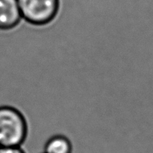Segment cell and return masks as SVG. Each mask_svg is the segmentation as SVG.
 Here are the masks:
<instances>
[{
  "label": "cell",
  "instance_id": "3",
  "mask_svg": "<svg viewBox=\"0 0 153 153\" xmlns=\"http://www.w3.org/2000/svg\"><path fill=\"white\" fill-rule=\"evenodd\" d=\"M22 18L17 0H0V28H10Z\"/></svg>",
  "mask_w": 153,
  "mask_h": 153
},
{
  "label": "cell",
  "instance_id": "4",
  "mask_svg": "<svg viewBox=\"0 0 153 153\" xmlns=\"http://www.w3.org/2000/svg\"><path fill=\"white\" fill-rule=\"evenodd\" d=\"M73 143L65 135H53L45 144L44 153H72Z\"/></svg>",
  "mask_w": 153,
  "mask_h": 153
},
{
  "label": "cell",
  "instance_id": "2",
  "mask_svg": "<svg viewBox=\"0 0 153 153\" xmlns=\"http://www.w3.org/2000/svg\"><path fill=\"white\" fill-rule=\"evenodd\" d=\"M22 17L34 24H44L53 18L59 0H17Z\"/></svg>",
  "mask_w": 153,
  "mask_h": 153
},
{
  "label": "cell",
  "instance_id": "5",
  "mask_svg": "<svg viewBox=\"0 0 153 153\" xmlns=\"http://www.w3.org/2000/svg\"><path fill=\"white\" fill-rule=\"evenodd\" d=\"M0 153H26L21 146H0Z\"/></svg>",
  "mask_w": 153,
  "mask_h": 153
},
{
  "label": "cell",
  "instance_id": "1",
  "mask_svg": "<svg viewBox=\"0 0 153 153\" xmlns=\"http://www.w3.org/2000/svg\"><path fill=\"white\" fill-rule=\"evenodd\" d=\"M27 117L10 105L0 106V146H21L27 137Z\"/></svg>",
  "mask_w": 153,
  "mask_h": 153
}]
</instances>
